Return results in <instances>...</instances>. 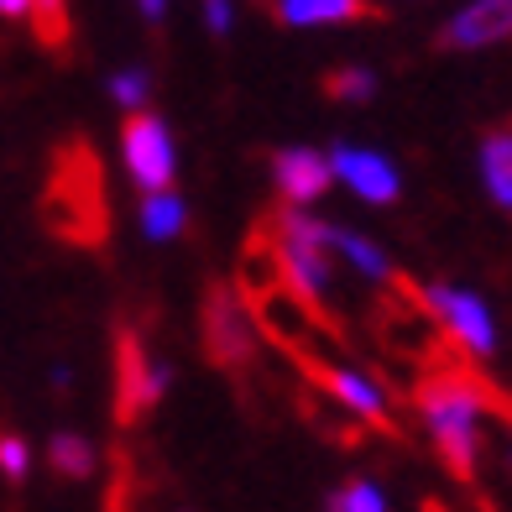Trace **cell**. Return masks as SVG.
<instances>
[{
  "label": "cell",
  "instance_id": "1",
  "mask_svg": "<svg viewBox=\"0 0 512 512\" xmlns=\"http://www.w3.org/2000/svg\"><path fill=\"white\" fill-rule=\"evenodd\" d=\"M418 413H424L429 445L439 465L455 481H476V460H481V424L492 413V392L486 382L471 377H429L418 392Z\"/></svg>",
  "mask_w": 512,
  "mask_h": 512
},
{
  "label": "cell",
  "instance_id": "2",
  "mask_svg": "<svg viewBox=\"0 0 512 512\" xmlns=\"http://www.w3.org/2000/svg\"><path fill=\"white\" fill-rule=\"evenodd\" d=\"M272 251H277V267H283L288 288L304 298L309 309H319L335 288V251H330V220L309 215V209H283L272 215Z\"/></svg>",
  "mask_w": 512,
  "mask_h": 512
},
{
  "label": "cell",
  "instance_id": "3",
  "mask_svg": "<svg viewBox=\"0 0 512 512\" xmlns=\"http://www.w3.org/2000/svg\"><path fill=\"white\" fill-rule=\"evenodd\" d=\"M199 330H204V356L220 371H246L256 356V319L246 309V298L230 283H209L204 288V309H199Z\"/></svg>",
  "mask_w": 512,
  "mask_h": 512
},
{
  "label": "cell",
  "instance_id": "4",
  "mask_svg": "<svg viewBox=\"0 0 512 512\" xmlns=\"http://www.w3.org/2000/svg\"><path fill=\"white\" fill-rule=\"evenodd\" d=\"M168 382H173V366L157 361L142 335H131V330L115 335V418L121 424H136L142 413H152L162 403V392H168Z\"/></svg>",
  "mask_w": 512,
  "mask_h": 512
},
{
  "label": "cell",
  "instance_id": "5",
  "mask_svg": "<svg viewBox=\"0 0 512 512\" xmlns=\"http://www.w3.org/2000/svg\"><path fill=\"white\" fill-rule=\"evenodd\" d=\"M121 157H126V173L142 194L157 189H173L178 178V152H173V131L157 110H126V126H121Z\"/></svg>",
  "mask_w": 512,
  "mask_h": 512
},
{
  "label": "cell",
  "instance_id": "6",
  "mask_svg": "<svg viewBox=\"0 0 512 512\" xmlns=\"http://www.w3.org/2000/svg\"><path fill=\"white\" fill-rule=\"evenodd\" d=\"M424 309L445 324V335L460 345L465 356L486 361L497 351V324H492V309H486L481 293L455 288V283H429L424 288Z\"/></svg>",
  "mask_w": 512,
  "mask_h": 512
},
{
  "label": "cell",
  "instance_id": "7",
  "mask_svg": "<svg viewBox=\"0 0 512 512\" xmlns=\"http://www.w3.org/2000/svg\"><path fill=\"white\" fill-rule=\"evenodd\" d=\"M324 157H330V173H335L361 204H398V199H403V173H398V162H392L387 152L335 142Z\"/></svg>",
  "mask_w": 512,
  "mask_h": 512
},
{
  "label": "cell",
  "instance_id": "8",
  "mask_svg": "<svg viewBox=\"0 0 512 512\" xmlns=\"http://www.w3.org/2000/svg\"><path fill=\"white\" fill-rule=\"evenodd\" d=\"M267 173L277 183V194H283V204H293V209H309L314 199L330 194V183H335L330 157L319 147H277L267 157Z\"/></svg>",
  "mask_w": 512,
  "mask_h": 512
},
{
  "label": "cell",
  "instance_id": "9",
  "mask_svg": "<svg viewBox=\"0 0 512 512\" xmlns=\"http://www.w3.org/2000/svg\"><path fill=\"white\" fill-rule=\"evenodd\" d=\"M507 37H512V0H471V6H460L439 27L434 42L445 53H481V48H497Z\"/></svg>",
  "mask_w": 512,
  "mask_h": 512
},
{
  "label": "cell",
  "instance_id": "10",
  "mask_svg": "<svg viewBox=\"0 0 512 512\" xmlns=\"http://www.w3.org/2000/svg\"><path fill=\"white\" fill-rule=\"evenodd\" d=\"M314 377L330 387V398H335L345 413H356V418H366V424H377V429H387V434H398V429H392V413H387L382 387H377V382H366L361 371H345V366H314Z\"/></svg>",
  "mask_w": 512,
  "mask_h": 512
},
{
  "label": "cell",
  "instance_id": "11",
  "mask_svg": "<svg viewBox=\"0 0 512 512\" xmlns=\"http://www.w3.org/2000/svg\"><path fill=\"white\" fill-rule=\"evenodd\" d=\"M283 27H345V21H377L371 0H267Z\"/></svg>",
  "mask_w": 512,
  "mask_h": 512
},
{
  "label": "cell",
  "instance_id": "12",
  "mask_svg": "<svg viewBox=\"0 0 512 512\" xmlns=\"http://www.w3.org/2000/svg\"><path fill=\"white\" fill-rule=\"evenodd\" d=\"M330 251L345 256V262H351L366 283H392V277H398L392 256H387L377 241H366L361 230H351V225H330Z\"/></svg>",
  "mask_w": 512,
  "mask_h": 512
},
{
  "label": "cell",
  "instance_id": "13",
  "mask_svg": "<svg viewBox=\"0 0 512 512\" xmlns=\"http://www.w3.org/2000/svg\"><path fill=\"white\" fill-rule=\"evenodd\" d=\"M136 220H142V236L162 246V241H178L189 230V204H183L178 189H157V194H142Z\"/></svg>",
  "mask_w": 512,
  "mask_h": 512
},
{
  "label": "cell",
  "instance_id": "14",
  "mask_svg": "<svg viewBox=\"0 0 512 512\" xmlns=\"http://www.w3.org/2000/svg\"><path fill=\"white\" fill-rule=\"evenodd\" d=\"M476 162H481V183L492 194V204L512 215V131H486Z\"/></svg>",
  "mask_w": 512,
  "mask_h": 512
},
{
  "label": "cell",
  "instance_id": "15",
  "mask_svg": "<svg viewBox=\"0 0 512 512\" xmlns=\"http://www.w3.org/2000/svg\"><path fill=\"white\" fill-rule=\"evenodd\" d=\"M48 465L68 481H89L95 465H100V450H95V439H84L79 429H58L48 439Z\"/></svg>",
  "mask_w": 512,
  "mask_h": 512
},
{
  "label": "cell",
  "instance_id": "16",
  "mask_svg": "<svg viewBox=\"0 0 512 512\" xmlns=\"http://www.w3.org/2000/svg\"><path fill=\"white\" fill-rule=\"evenodd\" d=\"M32 32L48 53H68L74 42V16H68V0H32Z\"/></svg>",
  "mask_w": 512,
  "mask_h": 512
},
{
  "label": "cell",
  "instance_id": "17",
  "mask_svg": "<svg viewBox=\"0 0 512 512\" xmlns=\"http://www.w3.org/2000/svg\"><path fill=\"white\" fill-rule=\"evenodd\" d=\"M324 512H387V492L371 476H351L345 486H335Z\"/></svg>",
  "mask_w": 512,
  "mask_h": 512
},
{
  "label": "cell",
  "instance_id": "18",
  "mask_svg": "<svg viewBox=\"0 0 512 512\" xmlns=\"http://www.w3.org/2000/svg\"><path fill=\"white\" fill-rule=\"evenodd\" d=\"M324 95L330 100H351V105H366L371 95H377V74H371V68H330V74H324Z\"/></svg>",
  "mask_w": 512,
  "mask_h": 512
},
{
  "label": "cell",
  "instance_id": "19",
  "mask_svg": "<svg viewBox=\"0 0 512 512\" xmlns=\"http://www.w3.org/2000/svg\"><path fill=\"white\" fill-rule=\"evenodd\" d=\"M105 89H110V100L121 110H142L147 95H152V74L147 68H115V74L105 79Z\"/></svg>",
  "mask_w": 512,
  "mask_h": 512
},
{
  "label": "cell",
  "instance_id": "20",
  "mask_svg": "<svg viewBox=\"0 0 512 512\" xmlns=\"http://www.w3.org/2000/svg\"><path fill=\"white\" fill-rule=\"evenodd\" d=\"M27 471H32V450H27V439L21 434H0V476H6L11 486L16 481H27Z\"/></svg>",
  "mask_w": 512,
  "mask_h": 512
},
{
  "label": "cell",
  "instance_id": "21",
  "mask_svg": "<svg viewBox=\"0 0 512 512\" xmlns=\"http://www.w3.org/2000/svg\"><path fill=\"white\" fill-rule=\"evenodd\" d=\"M204 27L215 37H230V27H236V6H230V0H204Z\"/></svg>",
  "mask_w": 512,
  "mask_h": 512
},
{
  "label": "cell",
  "instance_id": "22",
  "mask_svg": "<svg viewBox=\"0 0 512 512\" xmlns=\"http://www.w3.org/2000/svg\"><path fill=\"white\" fill-rule=\"evenodd\" d=\"M0 21H32V0H0Z\"/></svg>",
  "mask_w": 512,
  "mask_h": 512
},
{
  "label": "cell",
  "instance_id": "23",
  "mask_svg": "<svg viewBox=\"0 0 512 512\" xmlns=\"http://www.w3.org/2000/svg\"><path fill=\"white\" fill-rule=\"evenodd\" d=\"M136 11H142V16L152 21V27H157V21L168 16V0H136Z\"/></svg>",
  "mask_w": 512,
  "mask_h": 512
}]
</instances>
